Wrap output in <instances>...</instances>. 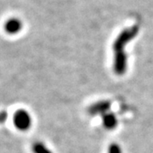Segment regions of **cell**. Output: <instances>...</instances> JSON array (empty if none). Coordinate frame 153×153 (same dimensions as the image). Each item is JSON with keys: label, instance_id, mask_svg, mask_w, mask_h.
Listing matches in <instances>:
<instances>
[{"label": "cell", "instance_id": "1", "mask_svg": "<svg viewBox=\"0 0 153 153\" xmlns=\"http://www.w3.org/2000/svg\"><path fill=\"white\" fill-rule=\"evenodd\" d=\"M137 33L136 28H132L131 30H127L123 33L116 40L113 45L115 51L114 62H113V71L116 74L122 76L127 71L128 67V60L125 52L123 51L124 46L127 43L131 40Z\"/></svg>", "mask_w": 153, "mask_h": 153}, {"label": "cell", "instance_id": "2", "mask_svg": "<svg viewBox=\"0 0 153 153\" xmlns=\"http://www.w3.org/2000/svg\"><path fill=\"white\" fill-rule=\"evenodd\" d=\"M14 124L21 131H26L32 126V117L25 110H19L14 116Z\"/></svg>", "mask_w": 153, "mask_h": 153}, {"label": "cell", "instance_id": "3", "mask_svg": "<svg viewBox=\"0 0 153 153\" xmlns=\"http://www.w3.org/2000/svg\"><path fill=\"white\" fill-rule=\"evenodd\" d=\"M111 102L109 100H100L92 104L88 109V112L91 116H103L106 112L110 111L111 108Z\"/></svg>", "mask_w": 153, "mask_h": 153}, {"label": "cell", "instance_id": "4", "mask_svg": "<svg viewBox=\"0 0 153 153\" xmlns=\"http://www.w3.org/2000/svg\"><path fill=\"white\" fill-rule=\"evenodd\" d=\"M101 118H102L103 127L107 130H113L118 125V119L114 112L108 111L103 115Z\"/></svg>", "mask_w": 153, "mask_h": 153}, {"label": "cell", "instance_id": "5", "mask_svg": "<svg viewBox=\"0 0 153 153\" xmlns=\"http://www.w3.org/2000/svg\"><path fill=\"white\" fill-rule=\"evenodd\" d=\"M4 29L9 34H16L22 29V22L18 18H10L5 22Z\"/></svg>", "mask_w": 153, "mask_h": 153}, {"label": "cell", "instance_id": "6", "mask_svg": "<svg viewBox=\"0 0 153 153\" xmlns=\"http://www.w3.org/2000/svg\"><path fill=\"white\" fill-rule=\"evenodd\" d=\"M33 153H53V152L44 143L41 141H38L33 144Z\"/></svg>", "mask_w": 153, "mask_h": 153}, {"label": "cell", "instance_id": "7", "mask_svg": "<svg viewBox=\"0 0 153 153\" xmlns=\"http://www.w3.org/2000/svg\"><path fill=\"white\" fill-rule=\"evenodd\" d=\"M108 153H123V149L117 143H111L108 147Z\"/></svg>", "mask_w": 153, "mask_h": 153}, {"label": "cell", "instance_id": "8", "mask_svg": "<svg viewBox=\"0 0 153 153\" xmlns=\"http://www.w3.org/2000/svg\"><path fill=\"white\" fill-rule=\"evenodd\" d=\"M7 117H8V113L6 112L5 111H0V124L4 123L7 120Z\"/></svg>", "mask_w": 153, "mask_h": 153}]
</instances>
